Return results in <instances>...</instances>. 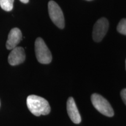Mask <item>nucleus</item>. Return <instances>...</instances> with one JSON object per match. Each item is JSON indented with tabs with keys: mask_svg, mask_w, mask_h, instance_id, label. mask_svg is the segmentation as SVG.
I'll list each match as a JSON object with an SVG mask.
<instances>
[{
	"mask_svg": "<svg viewBox=\"0 0 126 126\" xmlns=\"http://www.w3.org/2000/svg\"><path fill=\"white\" fill-rule=\"evenodd\" d=\"M26 103L30 111L36 116L47 115L51 110L48 101L39 96L29 95L26 99Z\"/></svg>",
	"mask_w": 126,
	"mask_h": 126,
	"instance_id": "nucleus-1",
	"label": "nucleus"
},
{
	"mask_svg": "<svg viewBox=\"0 0 126 126\" xmlns=\"http://www.w3.org/2000/svg\"><path fill=\"white\" fill-rule=\"evenodd\" d=\"M91 101L93 106L101 114L112 117L114 116V111L108 100L105 97L97 94H92L91 96Z\"/></svg>",
	"mask_w": 126,
	"mask_h": 126,
	"instance_id": "nucleus-2",
	"label": "nucleus"
},
{
	"mask_svg": "<svg viewBox=\"0 0 126 126\" xmlns=\"http://www.w3.org/2000/svg\"><path fill=\"white\" fill-rule=\"evenodd\" d=\"M36 59L41 64H47L51 62L52 55L43 39L38 37L35 41Z\"/></svg>",
	"mask_w": 126,
	"mask_h": 126,
	"instance_id": "nucleus-3",
	"label": "nucleus"
},
{
	"mask_svg": "<svg viewBox=\"0 0 126 126\" xmlns=\"http://www.w3.org/2000/svg\"><path fill=\"white\" fill-rule=\"evenodd\" d=\"M48 11L52 22L59 28L63 29L65 26V20L63 12L59 5L54 1H50L48 4Z\"/></svg>",
	"mask_w": 126,
	"mask_h": 126,
	"instance_id": "nucleus-4",
	"label": "nucleus"
},
{
	"mask_svg": "<svg viewBox=\"0 0 126 126\" xmlns=\"http://www.w3.org/2000/svg\"><path fill=\"white\" fill-rule=\"evenodd\" d=\"M109 26L108 20L105 18H101L94 23L92 32V37L94 42H100L108 32Z\"/></svg>",
	"mask_w": 126,
	"mask_h": 126,
	"instance_id": "nucleus-5",
	"label": "nucleus"
},
{
	"mask_svg": "<svg viewBox=\"0 0 126 126\" xmlns=\"http://www.w3.org/2000/svg\"><path fill=\"white\" fill-rule=\"evenodd\" d=\"M26 55L22 47H16L12 50L8 56V62L11 65H17L24 62Z\"/></svg>",
	"mask_w": 126,
	"mask_h": 126,
	"instance_id": "nucleus-6",
	"label": "nucleus"
},
{
	"mask_svg": "<svg viewBox=\"0 0 126 126\" xmlns=\"http://www.w3.org/2000/svg\"><path fill=\"white\" fill-rule=\"evenodd\" d=\"M22 39V34L20 30L18 28H13L9 33L6 43V47L8 50H12L20 43Z\"/></svg>",
	"mask_w": 126,
	"mask_h": 126,
	"instance_id": "nucleus-7",
	"label": "nucleus"
},
{
	"mask_svg": "<svg viewBox=\"0 0 126 126\" xmlns=\"http://www.w3.org/2000/svg\"><path fill=\"white\" fill-rule=\"evenodd\" d=\"M67 110L68 114L72 122L75 124H79L81 123V116H80L79 112L73 97H70L68 99L67 102Z\"/></svg>",
	"mask_w": 126,
	"mask_h": 126,
	"instance_id": "nucleus-8",
	"label": "nucleus"
},
{
	"mask_svg": "<svg viewBox=\"0 0 126 126\" xmlns=\"http://www.w3.org/2000/svg\"><path fill=\"white\" fill-rule=\"evenodd\" d=\"M14 0H0L1 8L6 11H11L13 8Z\"/></svg>",
	"mask_w": 126,
	"mask_h": 126,
	"instance_id": "nucleus-9",
	"label": "nucleus"
},
{
	"mask_svg": "<svg viewBox=\"0 0 126 126\" xmlns=\"http://www.w3.org/2000/svg\"><path fill=\"white\" fill-rule=\"evenodd\" d=\"M117 30L120 33L126 35V19H123L117 25Z\"/></svg>",
	"mask_w": 126,
	"mask_h": 126,
	"instance_id": "nucleus-10",
	"label": "nucleus"
},
{
	"mask_svg": "<svg viewBox=\"0 0 126 126\" xmlns=\"http://www.w3.org/2000/svg\"><path fill=\"white\" fill-rule=\"evenodd\" d=\"M121 97H122L123 101L126 105V89H123L121 91Z\"/></svg>",
	"mask_w": 126,
	"mask_h": 126,
	"instance_id": "nucleus-11",
	"label": "nucleus"
},
{
	"mask_svg": "<svg viewBox=\"0 0 126 126\" xmlns=\"http://www.w3.org/2000/svg\"><path fill=\"white\" fill-rule=\"evenodd\" d=\"M20 1H21L22 2L24 3V4H26V3L29 2V0H20Z\"/></svg>",
	"mask_w": 126,
	"mask_h": 126,
	"instance_id": "nucleus-12",
	"label": "nucleus"
},
{
	"mask_svg": "<svg viewBox=\"0 0 126 126\" xmlns=\"http://www.w3.org/2000/svg\"><path fill=\"white\" fill-rule=\"evenodd\" d=\"M86 1H92V0H86Z\"/></svg>",
	"mask_w": 126,
	"mask_h": 126,
	"instance_id": "nucleus-13",
	"label": "nucleus"
},
{
	"mask_svg": "<svg viewBox=\"0 0 126 126\" xmlns=\"http://www.w3.org/2000/svg\"></svg>",
	"mask_w": 126,
	"mask_h": 126,
	"instance_id": "nucleus-14",
	"label": "nucleus"
}]
</instances>
